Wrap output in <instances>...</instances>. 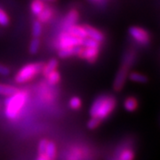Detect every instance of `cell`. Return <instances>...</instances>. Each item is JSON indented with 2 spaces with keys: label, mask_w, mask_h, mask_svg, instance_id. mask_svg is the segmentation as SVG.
<instances>
[{
  "label": "cell",
  "mask_w": 160,
  "mask_h": 160,
  "mask_svg": "<svg viewBox=\"0 0 160 160\" xmlns=\"http://www.w3.org/2000/svg\"><path fill=\"white\" fill-rule=\"evenodd\" d=\"M81 106H82V102H81L80 98L74 96L69 100V107L72 109H75V110L79 109Z\"/></svg>",
  "instance_id": "cell-25"
},
{
  "label": "cell",
  "mask_w": 160,
  "mask_h": 160,
  "mask_svg": "<svg viewBox=\"0 0 160 160\" xmlns=\"http://www.w3.org/2000/svg\"><path fill=\"white\" fill-rule=\"evenodd\" d=\"M78 19V12L76 10H71L68 12V14L66 15V17L64 19V22H63V26L65 29L69 28L70 26L74 25L75 23L77 22Z\"/></svg>",
  "instance_id": "cell-12"
},
{
  "label": "cell",
  "mask_w": 160,
  "mask_h": 160,
  "mask_svg": "<svg viewBox=\"0 0 160 160\" xmlns=\"http://www.w3.org/2000/svg\"><path fill=\"white\" fill-rule=\"evenodd\" d=\"M82 41H83L82 38H77L73 35L69 34L68 31L65 30L62 33H61L58 38L57 46L59 49L74 47V46H81Z\"/></svg>",
  "instance_id": "cell-4"
},
{
  "label": "cell",
  "mask_w": 160,
  "mask_h": 160,
  "mask_svg": "<svg viewBox=\"0 0 160 160\" xmlns=\"http://www.w3.org/2000/svg\"><path fill=\"white\" fill-rule=\"evenodd\" d=\"M117 102L113 96L107 94L100 95L92 104L90 115L92 118H95L102 121L114 111Z\"/></svg>",
  "instance_id": "cell-1"
},
{
  "label": "cell",
  "mask_w": 160,
  "mask_h": 160,
  "mask_svg": "<svg viewBox=\"0 0 160 160\" xmlns=\"http://www.w3.org/2000/svg\"><path fill=\"white\" fill-rule=\"evenodd\" d=\"M8 23H9V17L7 13L2 8H0V25L6 26Z\"/></svg>",
  "instance_id": "cell-27"
},
{
  "label": "cell",
  "mask_w": 160,
  "mask_h": 160,
  "mask_svg": "<svg viewBox=\"0 0 160 160\" xmlns=\"http://www.w3.org/2000/svg\"><path fill=\"white\" fill-rule=\"evenodd\" d=\"M129 34L133 39L137 43L141 45H148L150 40L149 34L147 32V30L144 29L139 28V27H131L129 29Z\"/></svg>",
  "instance_id": "cell-5"
},
{
  "label": "cell",
  "mask_w": 160,
  "mask_h": 160,
  "mask_svg": "<svg viewBox=\"0 0 160 160\" xmlns=\"http://www.w3.org/2000/svg\"><path fill=\"white\" fill-rule=\"evenodd\" d=\"M43 64L40 62L29 63L23 66L22 69L18 71L14 79L19 84H23L33 79L35 77L41 73L43 69Z\"/></svg>",
  "instance_id": "cell-3"
},
{
  "label": "cell",
  "mask_w": 160,
  "mask_h": 160,
  "mask_svg": "<svg viewBox=\"0 0 160 160\" xmlns=\"http://www.w3.org/2000/svg\"><path fill=\"white\" fill-rule=\"evenodd\" d=\"M128 69H129V68H126L125 66H122L119 70H118V74L116 76V78L114 80V84H113V87H114L115 91H121L122 88L124 87L125 84H126V78H127Z\"/></svg>",
  "instance_id": "cell-7"
},
{
  "label": "cell",
  "mask_w": 160,
  "mask_h": 160,
  "mask_svg": "<svg viewBox=\"0 0 160 160\" xmlns=\"http://www.w3.org/2000/svg\"><path fill=\"white\" fill-rule=\"evenodd\" d=\"M46 78L49 85L55 86V85H57L58 83L60 82V80H61V75H60V73L58 72L57 70H53V71L50 72L47 76H46Z\"/></svg>",
  "instance_id": "cell-20"
},
{
  "label": "cell",
  "mask_w": 160,
  "mask_h": 160,
  "mask_svg": "<svg viewBox=\"0 0 160 160\" xmlns=\"http://www.w3.org/2000/svg\"><path fill=\"white\" fill-rule=\"evenodd\" d=\"M37 160H48V159H47V158L45 156V154H38V157Z\"/></svg>",
  "instance_id": "cell-30"
},
{
  "label": "cell",
  "mask_w": 160,
  "mask_h": 160,
  "mask_svg": "<svg viewBox=\"0 0 160 160\" xmlns=\"http://www.w3.org/2000/svg\"><path fill=\"white\" fill-rule=\"evenodd\" d=\"M45 1L43 0H33L30 5V10L34 15H39L42 11L46 8Z\"/></svg>",
  "instance_id": "cell-14"
},
{
  "label": "cell",
  "mask_w": 160,
  "mask_h": 160,
  "mask_svg": "<svg viewBox=\"0 0 160 160\" xmlns=\"http://www.w3.org/2000/svg\"><path fill=\"white\" fill-rule=\"evenodd\" d=\"M91 2L92 3H94V4H103V3H105L106 2V0H90Z\"/></svg>",
  "instance_id": "cell-31"
},
{
  "label": "cell",
  "mask_w": 160,
  "mask_h": 160,
  "mask_svg": "<svg viewBox=\"0 0 160 160\" xmlns=\"http://www.w3.org/2000/svg\"><path fill=\"white\" fill-rule=\"evenodd\" d=\"M44 154L48 160H55L56 155H57V149H56L55 143L51 141H48Z\"/></svg>",
  "instance_id": "cell-13"
},
{
  "label": "cell",
  "mask_w": 160,
  "mask_h": 160,
  "mask_svg": "<svg viewBox=\"0 0 160 160\" xmlns=\"http://www.w3.org/2000/svg\"><path fill=\"white\" fill-rule=\"evenodd\" d=\"M81 46H83V47H92V48H99L100 43L98 41H96V40L86 37V38H84L83 41H82Z\"/></svg>",
  "instance_id": "cell-22"
},
{
  "label": "cell",
  "mask_w": 160,
  "mask_h": 160,
  "mask_svg": "<svg viewBox=\"0 0 160 160\" xmlns=\"http://www.w3.org/2000/svg\"><path fill=\"white\" fill-rule=\"evenodd\" d=\"M135 154L132 148L129 146L121 147L117 150L111 160H134Z\"/></svg>",
  "instance_id": "cell-6"
},
{
  "label": "cell",
  "mask_w": 160,
  "mask_h": 160,
  "mask_svg": "<svg viewBox=\"0 0 160 160\" xmlns=\"http://www.w3.org/2000/svg\"><path fill=\"white\" fill-rule=\"evenodd\" d=\"M29 94L26 91L18 90L16 92L8 96L5 102V114L10 120H14L20 115L25 106Z\"/></svg>",
  "instance_id": "cell-2"
},
{
  "label": "cell",
  "mask_w": 160,
  "mask_h": 160,
  "mask_svg": "<svg viewBox=\"0 0 160 160\" xmlns=\"http://www.w3.org/2000/svg\"><path fill=\"white\" fill-rule=\"evenodd\" d=\"M47 142H48V140H46V139H43L40 141L39 143H38V154H44L45 153V149H46Z\"/></svg>",
  "instance_id": "cell-28"
},
{
  "label": "cell",
  "mask_w": 160,
  "mask_h": 160,
  "mask_svg": "<svg viewBox=\"0 0 160 160\" xmlns=\"http://www.w3.org/2000/svg\"><path fill=\"white\" fill-rule=\"evenodd\" d=\"M129 78L132 82H136V83H141V84H145L148 81V78L145 75L139 73V72H132L129 75Z\"/></svg>",
  "instance_id": "cell-21"
},
{
  "label": "cell",
  "mask_w": 160,
  "mask_h": 160,
  "mask_svg": "<svg viewBox=\"0 0 160 160\" xmlns=\"http://www.w3.org/2000/svg\"><path fill=\"white\" fill-rule=\"evenodd\" d=\"M58 67V62L55 59H52L51 61H49L48 62L46 63V65L43 66V69H42V73L43 75L46 77L47 75L49 74L50 72L53 71V70H56Z\"/></svg>",
  "instance_id": "cell-17"
},
{
  "label": "cell",
  "mask_w": 160,
  "mask_h": 160,
  "mask_svg": "<svg viewBox=\"0 0 160 160\" xmlns=\"http://www.w3.org/2000/svg\"><path fill=\"white\" fill-rule=\"evenodd\" d=\"M124 108L128 112H133L138 108V101L134 97L126 98L124 102Z\"/></svg>",
  "instance_id": "cell-16"
},
{
  "label": "cell",
  "mask_w": 160,
  "mask_h": 160,
  "mask_svg": "<svg viewBox=\"0 0 160 160\" xmlns=\"http://www.w3.org/2000/svg\"><path fill=\"white\" fill-rule=\"evenodd\" d=\"M53 13H54V12H53V10L52 8L48 7V6H46V8L42 11V12L40 13L39 15H38V21L40 22L41 23L47 22L52 18Z\"/></svg>",
  "instance_id": "cell-15"
},
{
  "label": "cell",
  "mask_w": 160,
  "mask_h": 160,
  "mask_svg": "<svg viewBox=\"0 0 160 160\" xmlns=\"http://www.w3.org/2000/svg\"><path fill=\"white\" fill-rule=\"evenodd\" d=\"M43 1H46V2H55L56 0H43Z\"/></svg>",
  "instance_id": "cell-32"
},
{
  "label": "cell",
  "mask_w": 160,
  "mask_h": 160,
  "mask_svg": "<svg viewBox=\"0 0 160 160\" xmlns=\"http://www.w3.org/2000/svg\"><path fill=\"white\" fill-rule=\"evenodd\" d=\"M102 121L98 118H91L90 120L87 122V127L88 129L90 130H93V129H96L98 126L101 125Z\"/></svg>",
  "instance_id": "cell-26"
},
{
  "label": "cell",
  "mask_w": 160,
  "mask_h": 160,
  "mask_svg": "<svg viewBox=\"0 0 160 160\" xmlns=\"http://www.w3.org/2000/svg\"><path fill=\"white\" fill-rule=\"evenodd\" d=\"M40 47V41L38 38H34L31 40L30 44H29V52L30 53H36L38 51Z\"/></svg>",
  "instance_id": "cell-24"
},
{
  "label": "cell",
  "mask_w": 160,
  "mask_h": 160,
  "mask_svg": "<svg viewBox=\"0 0 160 160\" xmlns=\"http://www.w3.org/2000/svg\"><path fill=\"white\" fill-rule=\"evenodd\" d=\"M99 55V48H92V47H82L79 55L81 58L86 60L88 62H94Z\"/></svg>",
  "instance_id": "cell-8"
},
{
  "label": "cell",
  "mask_w": 160,
  "mask_h": 160,
  "mask_svg": "<svg viewBox=\"0 0 160 160\" xmlns=\"http://www.w3.org/2000/svg\"><path fill=\"white\" fill-rule=\"evenodd\" d=\"M9 73H10V69H9V68L0 63V75H2V76H6V75H8Z\"/></svg>",
  "instance_id": "cell-29"
},
{
  "label": "cell",
  "mask_w": 160,
  "mask_h": 160,
  "mask_svg": "<svg viewBox=\"0 0 160 160\" xmlns=\"http://www.w3.org/2000/svg\"><path fill=\"white\" fill-rule=\"evenodd\" d=\"M18 89L16 87L9 85H4V84H0V95L3 96H10L12 94H13L14 92H16Z\"/></svg>",
  "instance_id": "cell-18"
},
{
  "label": "cell",
  "mask_w": 160,
  "mask_h": 160,
  "mask_svg": "<svg viewBox=\"0 0 160 160\" xmlns=\"http://www.w3.org/2000/svg\"><path fill=\"white\" fill-rule=\"evenodd\" d=\"M81 49H82V46H74V47L60 49L59 56L61 58H69L74 55H79Z\"/></svg>",
  "instance_id": "cell-9"
},
{
  "label": "cell",
  "mask_w": 160,
  "mask_h": 160,
  "mask_svg": "<svg viewBox=\"0 0 160 160\" xmlns=\"http://www.w3.org/2000/svg\"><path fill=\"white\" fill-rule=\"evenodd\" d=\"M32 34L34 38H39L42 34V23L38 21H35L32 26Z\"/></svg>",
  "instance_id": "cell-23"
},
{
  "label": "cell",
  "mask_w": 160,
  "mask_h": 160,
  "mask_svg": "<svg viewBox=\"0 0 160 160\" xmlns=\"http://www.w3.org/2000/svg\"><path fill=\"white\" fill-rule=\"evenodd\" d=\"M85 29H86V36L90 38H92V39L96 40L99 43H101L102 41L104 40V35L98 29H94L92 27H90L88 25L85 26Z\"/></svg>",
  "instance_id": "cell-10"
},
{
  "label": "cell",
  "mask_w": 160,
  "mask_h": 160,
  "mask_svg": "<svg viewBox=\"0 0 160 160\" xmlns=\"http://www.w3.org/2000/svg\"><path fill=\"white\" fill-rule=\"evenodd\" d=\"M66 31H68L69 34L73 35L75 37L79 38H82V39L86 38V37H87V36H86L85 27L78 26V25H76V24L70 26L69 28H68V29H66Z\"/></svg>",
  "instance_id": "cell-11"
},
{
  "label": "cell",
  "mask_w": 160,
  "mask_h": 160,
  "mask_svg": "<svg viewBox=\"0 0 160 160\" xmlns=\"http://www.w3.org/2000/svg\"><path fill=\"white\" fill-rule=\"evenodd\" d=\"M134 59H135V52L133 51H132V50L128 51L124 55L122 66H125L126 68H130L132 64L134 62Z\"/></svg>",
  "instance_id": "cell-19"
}]
</instances>
